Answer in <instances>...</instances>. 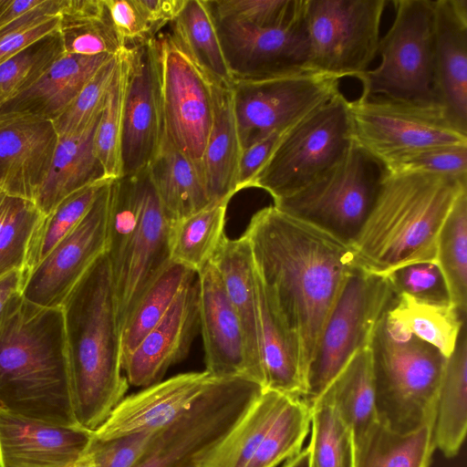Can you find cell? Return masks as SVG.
Here are the masks:
<instances>
[{"label": "cell", "instance_id": "obj_1", "mask_svg": "<svg viewBox=\"0 0 467 467\" xmlns=\"http://www.w3.org/2000/svg\"><path fill=\"white\" fill-rule=\"evenodd\" d=\"M246 237L260 279L296 336L307 367L347 276L357 267L350 245L274 205L251 217Z\"/></svg>", "mask_w": 467, "mask_h": 467}, {"label": "cell", "instance_id": "obj_2", "mask_svg": "<svg viewBox=\"0 0 467 467\" xmlns=\"http://www.w3.org/2000/svg\"><path fill=\"white\" fill-rule=\"evenodd\" d=\"M0 410L78 427L61 306L42 307L18 294L0 314Z\"/></svg>", "mask_w": 467, "mask_h": 467}, {"label": "cell", "instance_id": "obj_3", "mask_svg": "<svg viewBox=\"0 0 467 467\" xmlns=\"http://www.w3.org/2000/svg\"><path fill=\"white\" fill-rule=\"evenodd\" d=\"M77 425L95 431L129 389L121 365L114 284L106 253L90 265L61 306Z\"/></svg>", "mask_w": 467, "mask_h": 467}, {"label": "cell", "instance_id": "obj_4", "mask_svg": "<svg viewBox=\"0 0 467 467\" xmlns=\"http://www.w3.org/2000/svg\"><path fill=\"white\" fill-rule=\"evenodd\" d=\"M467 177L384 170L380 187L360 232L350 244L356 265L388 276L418 263H435L442 224Z\"/></svg>", "mask_w": 467, "mask_h": 467}, {"label": "cell", "instance_id": "obj_5", "mask_svg": "<svg viewBox=\"0 0 467 467\" xmlns=\"http://www.w3.org/2000/svg\"><path fill=\"white\" fill-rule=\"evenodd\" d=\"M385 315L369 344L378 420L407 434L431 427L447 358L416 336L390 327Z\"/></svg>", "mask_w": 467, "mask_h": 467}, {"label": "cell", "instance_id": "obj_6", "mask_svg": "<svg viewBox=\"0 0 467 467\" xmlns=\"http://www.w3.org/2000/svg\"><path fill=\"white\" fill-rule=\"evenodd\" d=\"M351 144L348 100L339 91L284 130L248 188L274 202L291 196L336 166Z\"/></svg>", "mask_w": 467, "mask_h": 467}, {"label": "cell", "instance_id": "obj_7", "mask_svg": "<svg viewBox=\"0 0 467 467\" xmlns=\"http://www.w3.org/2000/svg\"><path fill=\"white\" fill-rule=\"evenodd\" d=\"M263 390L244 378L213 379L187 410L154 433L133 467H201Z\"/></svg>", "mask_w": 467, "mask_h": 467}, {"label": "cell", "instance_id": "obj_8", "mask_svg": "<svg viewBox=\"0 0 467 467\" xmlns=\"http://www.w3.org/2000/svg\"><path fill=\"white\" fill-rule=\"evenodd\" d=\"M396 294L387 276L358 266L345 279L307 367L302 400L311 409L329 383L373 333Z\"/></svg>", "mask_w": 467, "mask_h": 467}, {"label": "cell", "instance_id": "obj_9", "mask_svg": "<svg viewBox=\"0 0 467 467\" xmlns=\"http://www.w3.org/2000/svg\"><path fill=\"white\" fill-rule=\"evenodd\" d=\"M383 175L382 164L352 141L336 166L273 205L350 245L371 211Z\"/></svg>", "mask_w": 467, "mask_h": 467}, {"label": "cell", "instance_id": "obj_10", "mask_svg": "<svg viewBox=\"0 0 467 467\" xmlns=\"http://www.w3.org/2000/svg\"><path fill=\"white\" fill-rule=\"evenodd\" d=\"M392 3L395 17L378 47L381 61L358 78L362 86L360 96L437 103L433 91V0Z\"/></svg>", "mask_w": 467, "mask_h": 467}, {"label": "cell", "instance_id": "obj_11", "mask_svg": "<svg viewBox=\"0 0 467 467\" xmlns=\"http://www.w3.org/2000/svg\"><path fill=\"white\" fill-rule=\"evenodd\" d=\"M348 114L353 143L382 166L421 149L467 144L437 103L360 96L348 100Z\"/></svg>", "mask_w": 467, "mask_h": 467}, {"label": "cell", "instance_id": "obj_12", "mask_svg": "<svg viewBox=\"0 0 467 467\" xmlns=\"http://www.w3.org/2000/svg\"><path fill=\"white\" fill-rule=\"evenodd\" d=\"M388 0H306L309 71L358 78L378 55Z\"/></svg>", "mask_w": 467, "mask_h": 467}, {"label": "cell", "instance_id": "obj_13", "mask_svg": "<svg viewBox=\"0 0 467 467\" xmlns=\"http://www.w3.org/2000/svg\"><path fill=\"white\" fill-rule=\"evenodd\" d=\"M162 133L200 165L213 113V82L171 35L151 40Z\"/></svg>", "mask_w": 467, "mask_h": 467}, {"label": "cell", "instance_id": "obj_14", "mask_svg": "<svg viewBox=\"0 0 467 467\" xmlns=\"http://www.w3.org/2000/svg\"><path fill=\"white\" fill-rule=\"evenodd\" d=\"M340 79L309 70L273 78L234 80V113L242 150L285 130L339 92Z\"/></svg>", "mask_w": 467, "mask_h": 467}, {"label": "cell", "instance_id": "obj_15", "mask_svg": "<svg viewBox=\"0 0 467 467\" xmlns=\"http://www.w3.org/2000/svg\"><path fill=\"white\" fill-rule=\"evenodd\" d=\"M113 180L102 187L78 224L26 275L22 289L26 300L42 307H60L90 265L106 252Z\"/></svg>", "mask_w": 467, "mask_h": 467}, {"label": "cell", "instance_id": "obj_16", "mask_svg": "<svg viewBox=\"0 0 467 467\" xmlns=\"http://www.w3.org/2000/svg\"><path fill=\"white\" fill-rule=\"evenodd\" d=\"M214 22L233 81L267 78L308 70L305 5L295 19L277 27L263 28L236 22Z\"/></svg>", "mask_w": 467, "mask_h": 467}, {"label": "cell", "instance_id": "obj_17", "mask_svg": "<svg viewBox=\"0 0 467 467\" xmlns=\"http://www.w3.org/2000/svg\"><path fill=\"white\" fill-rule=\"evenodd\" d=\"M140 222L122 268L113 279L117 321L121 332L140 299L170 265L171 222L164 213L147 168L138 172Z\"/></svg>", "mask_w": 467, "mask_h": 467}, {"label": "cell", "instance_id": "obj_18", "mask_svg": "<svg viewBox=\"0 0 467 467\" xmlns=\"http://www.w3.org/2000/svg\"><path fill=\"white\" fill-rule=\"evenodd\" d=\"M199 328L196 276L123 361L122 370L129 385L146 388L161 381L168 368L187 356Z\"/></svg>", "mask_w": 467, "mask_h": 467}, {"label": "cell", "instance_id": "obj_19", "mask_svg": "<svg viewBox=\"0 0 467 467\" xmlns=\"http://www.w3.org/2000/svg\"><path fill=\"white\" fill-rule=\"evenodd\" d=\"M151 40L130 47V75L121 136V177L145 170L162 137Z\"/></svg>", "mask_w": 467, "mask_h": 467}, {"label": "cell", "instance_id": "obj_20", "mask_svg": "<svg viewBox=\"0 0 467 467\" xmlns=\"http://www.w3.org/2000/svg\"><path fill=\"white\" fill-rule=\"evenodd\" d=\"M213 379L205 370L187 372L146 387L123 398L92 436L106 440L159 431L187 410Z\"/></svg>", "mask_w": 467, "mask_h": 467}, {"label": "cell", "instance_id": "obj_21", "mask_svg": "<svg viewBox=\"0 0 467 467\" xmlns=\"http://www.w3.org/2000/svg\"><path fill=\"white\" fill-rule=\"evenodd\" d=\"M57 140L51 120L29 116L0 118V191L34 202Z\"/></svg>", "mask_w": 467, "mask_h": 467}, {"label": "cell", "instance_id": "obj_22", "mask_svg": "<svg viewBox=\"0 0 467 467\" xmlns=\"http://www.w3.org/2000/svg\"><path fill=\"white\" fill-rule=\"evenodd\" d=\"M197 281L205 371L213 379L251 380L244 331L212 261L197 273Z\"/></svg>", "mask_w": 467, "mask_h": 467}, {"label": "cell", "instance_id": "obj_23", "mask_svg": "<svg viewBox=\"0 0 467 467\" xmlns=\"http://www.w3.org/2000/svg\"><path fill=\"white\" fill-rule=\"evenodd\" d=\"M92 432L30 420L0 410V467H72Z\"/></svg>", "mask_w": 467, "mask_h": 467}, {"label": "cell", "instance_id": "obj_24", "mask_svg": "<svg viewBox=\"0 0 467 467\" xmlns=\"http://www.w3.org/2000/svg\"><path fill=\"white\" fill-rule=\"evenodd\" d=\"M433 5L435 99L467 133V1L435 0Z\"/></svg>", "mask_w": 467, "mask_h": 467}, {"label": "cell", "instance_id": "obj_25", "mask_svg": "<svg viewBox=\"0 0 467 467\" xmlns=\"http://www.w3.org/2000/svg\"><path fill=\"white\" fill-rule=\"evenodd\" d=\"M114 56L64 53L31 87L0 107V118L29 116L53 121Z\"/></svg>", "mask_w": 467, "mask_h": 467}, {"label": "cell", "instance_id": "obj_26", "mask_svg": "<svg viewBox=\"0 0 467 467\" xmlns=\"http://www.w3.org/2000/svg\"><path fill=\"white\" fill-rule=\"evenodd\" d=\"M211 261L240 320L246 344L250 379L264 389L255 271L246 237L243 234L239 238L230 239L225 235Z\"/></svg>", "mask_w": 467, "mask_h": 467}, {"label": "cell", "instance_id": "obj_27", "mask_svg": "<svg viewBox=\"0 0 467 467\" xmlns=\"http://www.w3.org/2000/svg\"><path fill=\"white\" fill-rule=\"evenodd\" d=\"M255 284L264 389L302 400L305 379L298 339L284 320L256 271Z\"/></svg>", "mask_w": 467, "mask_h": 467}, {"label": "cell", "instance_id": "obj_28", "mask_svg": "<svg viewBox=\"0 0 467 467\" xmlns=\"http://www.w3.org/2000/svg\"><path fill=\"white\" fill-rule=\"evenodd\" d=\"M147 171L171 223L184 219L212 202L202 167L179 150L163 133Z\"/></svg>", "mask_w": 467, "mask_h": 467}, {"label": "cell", "instance_id": "obj_29", "mask_svg": "<svg viewBox=\"0 0 467 467\" xmlns=\"http://www.w3.org/2000/svg\"><path fill=\"white\" fill-rule=\"evenodd\" d=\"M99 120L81 132L58 136L48 173L34 201L44 215L74 192L108 179L94 148Z\"/></svg>", "mask_w": 467, "mask_h": 467}, {"label": "cell", "instance_id": "obj_30", "mask_svg": "<svg viewBox=\"0 0 467 467\" xmlns=\"http://www.w3.org/2000/svg\"><path fill=\"white\" fill-rule=\"evenodd\" d=\"M242 148L239 140L230 87L213 83V113L202 165L211 202L232 199Z\"/></svg>", "mask_w": 467, "mask_h": 467}, {"label": "cell", "instance_id": "obj_31", "mask_svg": "<svg viewBox=\"0 0 467 467\" xmlns=\"http://www.w3.org/2000/svg\"><path fill=\"white\" fill-rule=\"evenodd\" d=\"M467 429V330L462 327L455 348L446 358L438 389L431 436L447 458L458 454Z\"/></svg>", "mask_w": 467, "mask_h": 467}, {"label": "cell", "instance_id": "obj_32", "mask_svg": "<svg viewBox=\"0 0 467 467\" xmlns=\"http://www.w3.org/2000/svg\"><path fill=\"white\" fill-rule=\"evenodd\" d=\"M318 399L329 403L350 429L353 443L379 421L370 347L357 351Z\"/></svg>", "mask_w": 467, "mask_h": 467}, {"label": "cell", "instance_id": "obj_33", "mask_svg": "<svg viewBox=\"0 0 467 467\" xmlns=\"http://www.w3.org/2000/svg\"><path fill=\"white\" fill-rule=\"evenodd\" d=\"M388 325L405 335H414L448 358L453 351L466 317L451 304L429 302L397 294L386 312Z\"/></svg>", "mask_w": 467, "mask_h": 467}, {"label": "cell", "instance_id": "obj_34", "mask_svg": "<svg viewBox=\"0 0 467 467\" xmlns=\"http://www.w3.org/2000/svg\"><path fill=\"white\" fill-rule=\"evenodd\" d=\"M171 36L213 83L231 88L233 79L207 0H186L172 22Z\"/></svg>", "mask_w": 467, "mask_h": 467}, {"label": "cell", "instance_id": "obj_35", "mask_svg": "<svg viewBox=\"0 0 467 467\" xmlns=\"http://www.w3.org/2000/svg\"><path fill=\"white\" fill-rule=\"evenodd\" d=\"M288 396L264 389L244 417L206 457L201 467H245Z\"/></svg>", "mask_w": 467, "mask_h": 467}, {"label": "cell", "instance_id": "obj_36", "mask_svg": "<svg viewBox=\"0 0 467 467\" xmlns=\"http://www.w3.org/2000/svg\"><path fill=\"white\" fill-rule=\"evenodd\" d=\"M354 447V467H429L435 451L431 427L400 434L378 421Z\"/></svg>", "mask_w": 467, "mask_h": 467}, {"label": "cell", "instance_id": "obj_37", "mask_svg": "<svg viewBox=\"0 0 467 467\" xmlns=\"http://www.w3.org/2000/svg\"><path fill=\"white\" fill-rule=\"evenodd\" d=\"M230 200L213 202L201 211L171 223V262L198 273L212 260L225 236V215Z\"/></svg>", "mask_w": 467, "mask_h": 467}, {"label": "cell", "instance_id": "obj_38", "mask_svg": "<svg viewBox=\"0 0 467 467\" xmlns=\"http://www.w3.org/2000/svg\"><path fill=\"white\" fill-rule=\"evenodd\" d=\"M197 273L171 262L143 294L120 332L121 365L171 307Z\"/></svg>", "mask_w": 467, "mask_h": 467}, {"label": "cell", "instance_id": "obj_39", "mask_svg": "<svg viewBox=\"0 0 467 467\" xmlns=\"http://www.w3.org/2000/svg\"><path fill=\"white\" fill-rule=\"evenodd\" d=\"M435 264L446 283L451 304L466 317L467 190L458 196L442 224Z\"/></svg>", "mask_w": 467, "mask_h": 467}, {"label": "cell", "instance_id": "obj_40", "mask_svg": "<svg viewBox=\"0 0 467 467\" xmlns=\"http://www.w3.org/2000/svg\"><path fill=\"white\" fill-rule=\"evenodd\" d=\"M131 47L118 54V66L97 126L94 148L108 179L121 177V136L130 82Z\"/></svg>", "mask_w": 467, "mask_h": 467}, {"label": "cell", "instance_id": "obj_41", "mask_svg": "<svg viewBox=\"0 0 467 467\" xmlns=\"http://www.w3.org/2000/svg\"><path fill=\"white\" fill-rule=\"evenodd\" d=\"M43 217L32 201L0 193V276L25 269L30 243Z\"/></svg>", "mask_w": 467, "mask_h": 467}, {"label": "cell", "instance_id": "obj_42", "mask_svg": "<svg viewBox=\"0 0 467 467\" xmlns=\"http://www.w3.org/2000/svg\"><path fill=\"white\" fill-rule=\"evenodd\" d=\"M140 216L138 173L111 182L106 254L112 279L120 272Z\"/></svg>", "mask_w": 467, "mask_h": 467}, {"label": "cell", "instance_id": "obj_43", "mask_svg": "<svg viewBox=\"0 0 467 467\" xmlns=\"http://www.w3.org/2000/svg\"><path fill=\"white\" fill-rule=\"evenodd\" d=\"M110 180L113 179H104L74 192L44 215L29 245L25 267L26 275L78 224L102 187Z\"/></svg>", "mask_w": 467, "mask_h": 467}, {"label": "cell", "instance_id": "obj_44", "mask_svg": "<svg viewBox=\"0 0 467 467\" xmlns=\"http://www.w3.org/2000/svg\"><path fill=\"white\" fill-rule=\"evenodd\" d=\"M311 408L288 396L263 441L245 467H276L296 455L309 431Z\"/></svg>", "mask_w": 467, "mask_h": 467}, {"label": "cell", "instance_id": "obj_45", "mask_svg": "<svg viewBox=\"0 0 467 467\" xmlns=\"http://www.w3.org/2000/svg\"><path fill=\"white\" fill-rule=\"evenodd\" d=\"M309 467H354L350 429L335 409L317 399L311 409Z\"/></svg>", "mask_w": 467, "mask_h": 467}, {"label": "cell", "instance_id": "obj_46", "mask_svg": "<svg viewBox=\"0 0 467 467\" xmlns=\"http://www.w3.org/2000/svg\"><path fill=\"white\" fill-rule=\"evenodd\" d=\"M64 53L57 29L0 64V107L31 87Z\"/></svg>", "mask_w": 467, "mask_h": 467}, {"label": "cell", "instance_id": "obj_47", "mask_svg": "<svg viewBox=\"0 0 467 467\" xmlns=\"http://www.w3.org/2000/svg\"><path fill=\"white\" fill-rule=\"evenodd\" d=\"M117 66L118 54L93 75L67 108L52 121L58 136L81 132L99 119Z\"/></svg>", "mask_w": 467, "mask_h": 467}, {"label": "cell", "instance_id": "obj_48", "mask_svg": "<svg viewBox=\"0 0 467 467\" xmlns=\"http://www.w3.org/2000/svg\"><path fill=\"white\" fill-rule=\"evenodd\" d=\"M207 3L216 21L263 28L288 24L305 5V0H207Z\"/></svg>", "mask_w": 467, "mask_h": 467}, {"label": "cell", "instance_id": "obj_49", "mask_svg": "<svg viewBox=\"0 0 467 467\" xmlns=\"http://www.w3.org/2000/svg\"><path fill=\"white\" fill-rule=\"evenodd\" d=\"M58 31L64 51L68 54L117 55L127 47L114 29L108 13L97 18L73 19L60 16Z\"/></svg>", "mask_w": 467, "mask_h": 467}, {"label": "cell", "instance_id": "obj_50", "mask_svg": "<svg viewBox=\"0 0 467 467\" xmlns=\"http://www.w3.org/2000/svg\"><path fill=\"white\" fill-rule=\"evenodd\" d=\"M383 167L390 173L424 172L467 177V144L421 149L400 156Z\"/></svg>", "mask_w": 467, "mask_h": 467}, {"label": "cell", "instance_id": "obj_51", "mask_svg": "<svg viewBox=\"0 0 467 467\" xmlns=\"http://www.w3.org/2000/svg\"><path fill=\"white\" fill-rule=\"evenodd\" d=\"M156 431H143L106 440L92 436L78 462L82 467H133Z\"/></svg>", "mask_w": 467, "mask_h": 467}, {"label": "cell", "instance_id": "obj_52", "mask_svg": "<svg viewBox=\"0 0 467 467\" xmlns=\"http://www.w3.org/2000/svg\"><path fill=\"white\" fill-rule=\"evenodd\" d=\"M387 277L396 295L404 293L429 302L451 304L446 283L435 263L410 265Z\"/></svg>", "mask_w": 467, "mask_h": 467}, {"label": "cell", "instance_id": "obj_53", "mask_svg": "<svg viewBox=\"0 0 467 467\" xmlns=\"http://www.w3.org/2000/svg\"><path fill=\"white\" fill-rule=\"evenodd\" d=\"M109 17L127 47L148 42L154 31L137 6L135 0H104Z\"/></svg>", "mask_w": 467, "mask_h": 467}, {"label": "cell", "instance_id": "obj_54", "mask_svg": "<svg viewBox=\"0 0 467 467\" xmlns=\"http://www.w3.org/2000/svg\"><path fill=\"white\" fill-rule=\"evenodd\" d=\"M283 132L284 130L275 131L242 150L237 173V192L249 187Z\"/></svg>", "mask_w": 467, "mask_h": 467}, {"label": "cell", "instance_id": "obj_55", "mask_svg": "<svg viewBox=\"0 0 467 467\" xmlns=\"http://www.w3.org/2000/svg\"><path fill=\"white\" fill-rule=\"evenodd\" d=\"M60 16H53L33 26L21 28L0 36V64L19 53L34 42L56 31Z\"/></svg>", "mask_w": 467, "mask_h": 467}, {"label": "cell", "instance_id": "obj_56", "mask_svg": "<svg viewBox=\"0 0 467 467\" xmlns=\"http://www.w3.org/2000/svg\"><path fill=\"white\" fill-rule=\"evenodd\" d=\"M135 3L156 34L164 24L175 20L186 0H135Z\"/></svg>", "mask_w": 467, "mask_h": 467}, {"label": "cell", "instance_id": "obj_57", "mask_svg": "<svg viewBox=\"0 0 467 467\" xmlns=\"http://www.w3.org/2000/svg\"><path fill=\"white\" fill-rule=\"evenodd\" d=\"M26 277L25 269H16L0 276V314L13 296L22 294Z\"/></svg>", "mask_w": 467, "mask_h": 467}, {"label": "cell", "instance_id": "obj_58", "mask_svg": "<svg viewBox=\"0 0 467 467\" xmlns=\"http://www.w3.org/2000/svg\"><path fill=\"white\" fill-rule=\"evenodd\" d=\"M42 2L43 0H2L0 4V29Z\"/></svg>", "mask_w": 467, "mask_h": 467}, {"label": "cell", "instance_id": "obj_59", "mask_svg": "<svg viewBox=\"0 0 467 467\" xmlns=\"http://www.w3.org/2000/svg\"><path fill=\"white\" fill-rule=\"evenodd\" d=\"M310 451L309 448L300 451L296 455L286 460L284 467H309Z\"/></svg>", "mask_w": 467, "mask_h": 467}, {"label": "cell", "instance_id": "obj_60", "mask_svg": "<svg viewBox=\"0 0 467 467\" xmlns=\"http://www.w3.org/2000/svg\"><path fill=\"white\" fill-rule=\"evenodd\" d=\"M79 462V461H78ZM72 467H82L81 464L79 462H78L76 465L72 466Z\"/></svg>", "mask_w": 467, "mask_h": 467}, {"label": "cell", "instance_id": "obj_61", "mask_svg": "<svg viewBox=\"0 0 467 467\" xmlns=\"http://www.w3.org/2000/svg\"><path fill=\"white\" fill-rule=\"evenodd\" d=\"M1 1H2V0H0V4H1Z\"/></svg>", "mask_w": 467, "mask_h": 467}, {"label": "cell", "instance_id": "obj_62", "mask_svg": "<svg viewBox=\"0 0 467 467\" xmlns=\"http://www.w3.org/2000/svg\"><path fill=\"white\" fill-rule=\"evenodd\" d=\"M1 192H2L0 191V193H1Z\"/></svg>", "mask_w": 467, "mask_h": 467}]
</instances>
